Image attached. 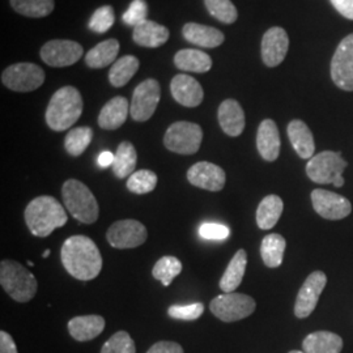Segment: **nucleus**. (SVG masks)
<instances>
[{
  "instance_id": "nucleus-1",
  "label": "nucleus",
  "mask_w": 353,
  "mask_h": 353,
  "mask_svg": "<svg viewBox=\"0 0 353 353\" xmlns=\"http://www.w3.org/2000/svg\"><path fill=\"white\" fill-rule=\"evenodd\" d=\"M61 258L65 271L77 280L89 281L101 272V252L87 236H72L64 241Z\"/></svg>"
},
{
  "instance_id": "nucleus-2",
  "label": "nucleus",
  "mask_w": 353,
  "mask_h": 353,
  "mask_svg": "<svg viewBox=\"0 0 353 353\" xmlns=\"http://www.w3.org/2000/svg\"><path fill=\"white\" fill-rule=\"evenodd\" d=\"M24 217L29 230L37 237H48L57 228L67 224L63 205L49 195L38 196L29 203Z\"/></svg>"
},
{
  "instance_id": "nucleus-3",
  "label": "nucleus",
  "mask_w": 353,
  "mask_h": 353,
  "mask_svg": "<svg viewBox=\"0 0 353 353\" xmlns=\"http://www.w3.org/2000/svg\"><path fill=\"white\" fill-rule=\"evenodd\" d=\"M83 113V97L71 85L58 89L48 105L46 123L52 131H65L74 126Z\"/></svg>"
},
{
  "instance_id": "nucleus-4",
  "label": "nucleus",
  "mask_w": 353,
  "mask_h": 353,
  "mask_svg": "<svg viewBox=\"0 0 353 353\" xmlns=\"http://www.w3.org/2000/svg\"><path fill=\"white\" fill-rule=\"evenodd\" d=\"M0 284L16 303H29L37 293V279L16 261L4 259L0 263Z\"/></svg>"
},
{
  "instance_id": "nucleus-5",
  "label": "nucleus",
  "mask_w": 353,
  "mask_h": 353,
  "mask_svg": "<svg viewBox=\"0 0 353 353\" xmlns=\"http://www.w3.org/2000/svg\"><path fill=\"white\" fill-rule=\"evenodd\" d=\"M62 198L67 211L77 221L84 224L97 221L99 203L87 185L77 179H67L62 186Z\"/></svg>"
},
{
  "instance_id": "nucleus-6",
  "label": "nucleus",
  "mask_w": 353,
  "mask_h": 353,
  "mask_svg": "<svg viewBox=\"0 0 353 353\" xmlns=\"http://www.w3.org/2000/svg\"><path fill=\"white\" fill-rule=\"evenodd\" d=\"M347 166L348 163L343 160L341 152L323 151L309 160L306 174L316 183L341 188L344 185L343 172Z\"/></svg>"
},
{
  "instance_id": "nucleus-7",
  "label": "nucleus",
  "mask_w": 353,
  "mask_h": 353,
  "mask_svg": "<svg viewBox=\"0 0 353 353\" xmlns=\"http://www.w3.org/2000/svg\"><path fill=\"white\" fill-rule=\"evenodd\" d=\"M256 303L255 300L243 293H224L210 303V310L216 318L223 322H237L252 316L255 312Z\"/></svg>"
},
{
  "instance_id": "nucleus-8",
  "label": "nucleus",
  "mask_w": 353,
  "mask_h": 353,
  "mask_svg": "<svg viewBox=\"0 0 353 353\" xmlns=\"http://www.w3.org/2000/svg\"><path fill=\"white\" fill-rule=\"evenodd\" d=\"M202 127L186 121L176 122L166 130L165 147L178 154H194L202 145Z\"/></svg>"
},
{
  "instance_id": "nucleus-9",
  "label": "nucleus",
  "mask_w": 353,
  "mask_h": 353,
  "mask_svg": "<svg viewBox=\"0 0 353 353\" xmlns=\"http://www.w3.org/2000/svg\"><path fill=\"white\" fill-rule=\"evenodd\" d=\"M45 71L34 63H16L1 72V83L13 92H33L45 83Z\"/></svg>"
},
{
  "instance_id": "nucleus-10",
  "label": "nucleus",
  "mask_w": 353,
  "mask_h": 353,
  "mask_svg": "<svg viewBox=\"0 0 353 353\" xmlns=\"http://www.w3.org/2000/svg\"><path fill=\"white\" fill-rule=\"evenodd\" d=\"M161 99V88L157 80L147 79L134 90L130 114L137 122H145L156 112Z\"/></svg>"
},
{
  "instance_id": "nucleus-11",
  "label": "nucleus",
  "mask_w": 353,
  "mask_h": 353,
  "mask_svg": "<svg viewBox=\"0 0 353 353\" xmlns=\"http://www.w3.org/2000/svg\"><path fill=\"white\" fill-rule=\"evenodd\" d=\"M148 237L147 228L138 220L127 219L115 221L106 232V240L115 249H134L143 245Z\"/></svg>"
},
{
  "instance_id": "nucleus-12",
  "label": "nucleus",
  "mask_w": 353,
  "mask_h": 353,
  "mask_svg": "<svg viewBox=\"0 0 353 353\" xmlns=\"http://www.w3.org/2000/svg\"><path fill=\"white\" fill-rule=\"evenodd\" d=\"M331 77L338 88L353 90V33L341 41L331 61Z\"/></svg>"
},
{
  "instance_id": "nucleus-13",
  "label": "nucleus",
  "mask_w": 353,
  "mask_h": 353,
  "mask_svg": "<svg viewBox=\"0 0 353 353\" xmlns=\"http://www.w3.org/2000/svg\"><path fill=\"white\" fill-rule=\"evenodd\" d=\"M83 46L71 39H51L39 51L41 59L51 67H68L83 57Z\"/></svg>"
},
{
  "instance_id": "nucleus-14",
  "label": "nucleus",
  "mask_w": 353,
  "mask_h": 353,
  "mask_svg": "<svg viewBox=\"0 0 353 353\" xmlns=\"http://www.w3.org/2000/svg\"><path fill=\"white\" fill-rule=\"evenodd\" d=\"M327 284V276L322 271L312 272L303 281V287L299 290L296 303H294V316L303 319L310 316L318 305L319 297Z\"/></svg>"
},
{
  "instance_id": "nucleus-15",
  "label": "nucleus",
  "mask_w": 353,
  "mask_h": 353,
  "mask_svg": "<svg viewBox=\"0 0 353 353\" xmlns=\"http://www.w3.org/2000/svg\"><path fill=\"white\" fill-rule=\"evenodd\" d=\"M312 203L316 214L326 220H341L352 212V204L347 198L328 190H313Z\"/></svg>"
},
{
  "instance_id": "nucleus-16",
  "label": "nucleus",
  "mask_w": 353,
  "mask_h": 353,
  "mask_svg": "<svg viewBox=\"0 0 353 353\" xmlns=\"http://www.w3.org/2000/svg\"><path fill=\"white\" fill-rule=\"evenodd\" d=\"M188 179L195 188L207 191H221L225 186L227 174L219 165L201 161L190 168Z\"/></svg>"
},
{
  "instance_id": "nucleus-17",
  "label": "nucleus",
  "mask_w": 353,
  "mask_h": 353,
  "mask_svg": "<svg viewBox=\"0 0 353 353\" xmlns=\"http://www.w3.org/2000/svg\"><path fill=\"white\" fill-rule=\"evenodd\" d=\"M290 49L287 32L280 28H270L262 38V59L267 67H276L283 63Z\"/></svg>"
},
{
  "instance_id": "nucleus-18",
  "label": "nucleus",
  "mask_w": 353,
  "mask_h": 353,
  "mask_svg": "<svg viewBox=\"0 0 353 353\" xmlns=\"http://www.w3.org/2000/svg\"><path fill=\"white\" fill-rule=\"evenodd\" d=\"M173 99L186 108H196L202 103L204 92L202 85L192 76L178 74L170 83Z\"/></svg>"
},
{
  "instance_id": "nucleus-19",
  "label": "nucleus",
  "mask_w": 353,
  "mask_h": 353,
  "mask_svg": "<svg viewBox=\"0 0 353 353\" xmlns=\"http://www.w3.org/2000/svg\"><path fill=\"white\" fill-rule=\"evenodd\" d=\"M217 118L221 130L228 137L237 138L245 130V113L236 100H225L221 102L217 110Z\"/></svg>"
},
{
  "instance_id": "nucleus-20",
  "label": "nucleus",
  "mask_w": 353,
  "mask_h": 353,
  "mask_svg": "<svg viewBox=\"0 0 353 353\" xmlns=\"http://www.w3.org/2000/svg\"><path fill=\"white\" fill-rule=\"evenodd\" d=\"M256 148L262 159L272 163L280 154V134L276 123L272 119H265L258 127Z\"/></svg>"
},
{
  "instance_id": "nucleus-21",
  "label": "nucleus",
  "mask_w": 353,
  "mask_h": 353,
  "mask_svg": "<svg viewBox=\"0 0 353 353\" xmlns=\"http://www.w3.org/2000/svg\"><path fill=\"white\" fill-rule=\"evenodd\" d=\"M182 34L190 43L198 45L205 49H214L223 45V42L225 41V36L219 29L196 23L185 24L182 29Z\"/></svg>"
},
{
  "instance_id": "nucleus-22",
  "label": "nucleus",
  "mask_w": 353,
  "mask_h": 353,
  "mask_svg": "<svg viewBox=\"0 0 353 353\" xmlns=\"http://www.w3.org/2000/svg\"><path fill=\"white\" fill-rule=\"evenodd\" d=\"M169 36L170 32L166 26L154 23L152 20H145L144 23L135 26L132 32L134 42L139 46L150 49H156L165 45L169 39Z\"/></svg>"
},
{
  "instance_id": "nucleus-23",
  "label": "nucleus",
  "mask_w": 353,
  "mask_h": 353,
  "mask_svg": "<svg viewBox=\"0 0 353 353\" xmlns=\"http://www.w3.org/2000/svg\"><path fill=\"white\" fill-rule=\"evenodd\" d=\"M287 132L296 153L303 160H310L314 156L316 144L307 125L300 119H293L288 125Z\"/></svg>"
},
{
  "instance_id": "nucleus-24",
  "label": "nucleus",
  "mask_w": 353,
  "mask_h": 353,
  "mask_svg": "<svg viewBox=\"0 0 353 353\" xmlns=\"http://www.w3.org/2000/svg\"><path fill=\"white\" fill-rule=\"evenodd\" d=\"M130 114V103L126 97L117 96L106 102L99 115V125L103 130H117L125 125Z\"/></svg>"
},
{
  "instance_id": "nucleus-25",
  "label": "nucleus",
  "mask_w": 353,
  "mask_h": 353,
  "mask_svg": "<svg viewBox=\"0 0 353 353\" xmlns=\"http://www.w3.org/2000/svg\"><path fill=\"white\" fill-rule=\"evenodd\" d=\"M67 327L75 341H93L103 331L105 319L101 316H75L68 322Z\"/></svg>"
},
{
  "instance_id": "nucleus-26",
  "label": "nucleus",
  "mask_w": 353,
  "mask_h": 353,
  "mask_svg": "<svg viewBox=\"0 0 353 353\" xmlns=\"http://www.w3.org/2000/svg\"><path fill=\"white\" fill-rule=\"evenodd\" d=\"M343 339L330 331H316L309 334L303 341L305 353H341Z\"/></svg>"
},
{
  "instance_id": "nucleus-27",
  "label": "nucleus",
  "mask_w": 353,
  "mask_h": 353,
  "mask_svg": "<svg viewBox=\"0 0 353 353\" xmlns=\"http://www.w3.org/2000/svg\"><path fill=\"white\" fill-rule=\"evenodd\" d=\"M174 64L185 72L205 74L212 68V58L204 51L183 49L174 55Z\"/></svg>"
},
{
  "instance_id": "nucleus-28",
  "label": "nucleus",
  "mask_w": 353,
  "mask_h": 353,
  "mask_svg": "<svg viewBox=\"0 0 353 353\" xmlns=\"http://www.w3.org/2000/svg\"><path fill=\"white\" fill-rule=\"evenodd\" d=\"M246 265H248V254L243 249H240L234 254L232 261L229 262L227 270L219 283L220 290H223L224 293H232L237 290L242 283V279H243L245 271H246Z\"/></svg>"
},
{
  "instance_id": "nucleus-29",
  "label": "nucleus",
  "mask_w": 353,
  "mask_h": 353,
  "mask_svg": "<svg viewBox=\"0 0 353 353\" xmlns=\"http://www.w3.org/2000/svg\"><path fill=\"white\" fill-rule=\"evenodd\" d=\"M119 42L114 38L102 41L85 55V63L90 68H103L112 63H115V59L119 52Z\"/></svg>"
},
{
  "instance_id": "nucleus-30",
  "label": "nucleus",
  "mask_w": 353,
  "mask_h": 353,
  "mask_svg": "<svg viewBox=\"0 0 353 353\" xmlns=\"http://www.w3.org/2000/svg\"><path fill=\"white\" fill-rule=\"evenodd\" d=\"M284 203L278 195H267L259 203L256 210V224L263 230H270L278 224L279 219L283 214Z\"/></svg>"
},
{
  "instance_id": "nucleus-31",
  "label": "nucleus",
  "mask_w": 353,
  "mask_h": 353,
  "mask_svg": "<svg viewBox=\"0 0 353 353\" xmlns=\"http://www.w3.org/2000/svg\"><path fill=\"white\" fill-rule=\"evenodd\" d=\"M138 163V153L135 147L130 143V141H122L117 152H115V157H114L113 173L114 176L118 179H123L127 176H131L132 173H135V168Z\"/></svg>"
},
{
  "instance_id": "nucleus-32",
  "label": "nucleus",
  "mask_w": 353,
  "mask_h": 353,
  "mask_svg": "<svg viewBox=\"0 0 353 353\" xmlns=\"http://www.w3.org/2000/svg\"><path fill=\"white\" fill-rule=\"evenodd\" d=\"M285 248L287 242L281 234L271 233L265 236L261 245V256L263 259V263L270 268L280 267L283 263Z\"/></svg>"
},
{
  "instance_id": "nucleus-33",
  "label": "nucleus",
  "mask_w": 353,
  "mask_h": 353,
  "mask_svg": "<svg viewBox=\"0 0 353 353\" xmlns=\"http://www.w3.org/2000/svg\"><path fill=\"white\" fill-rule=\"evenodd\" d=\"M139 59L134 55H125L113 63L109 72V81L115 88L125 87L139 70Z\"/></svg>"
},
{
  "instance_id": "nucleus-34",
  "label": "nucleus",
  "mask_w": 353,
  "mask_h": 353,
  "mask_svg": "<svg viewBox=\"0 0 353 353\" xmlns=\"http://www.w3.org/2000/svg\"><path fill=\"white\" fill-rule=\"evenodd\" d=\"M92 138H93V130L90 127L72 128L71 131H68L64 139V148L70 156L79 157L88 148Z\"/></svg>"
},
{
  "instance_id": "nucleus-35",
  "label": "nucleus",
  "mask_w": 353,
  "mask_h": 353,
  "mask_svg": "<svg viewBox=\"0 0 353 353\" xmlns=\"http://www.w3.org/2000/svg\"><path fill=\"white\" fill-rule=\"evenodd\" d=\"M13 10L23 16L41 19L49 16L55 7L54 0H10Z\"/></svg>"
},
{
  "instance_id": "nucleus-36",
  "label": "nucleus",
  "mask_w": 353,
  "mask_h": 353,
  "mask_svg": "<svg viewBox=\"0 0 353 353\" xmlns=\"http://www.w3.org/2000/svg\"><path fill=\"white\" fill-rule=\"evenodd\" d=\"M182 272V263L181 261L172 256L166 255L156 262V265L152 270V276L163 283L164 287H169L172 281Z\"/></svg>"
},
{
  "instance_id": "nucleus-37",
  "label": "nucleus",
  "mask_w": 353,
  "mask_h": 353,
  "mask_svg": "<svg viewBox=\"0 0 353 353\" xmlns=\"http://www.w3.org/2000/svg\"><path fill=\"white\" fill-rule=\"evenodd\" d=\"M157 186V176L152 170H138L132 173L127 179V189L134 194L143 195L148 194L156 189Z\"/></svg>"
},
{
  "instance_id": "nucleus-38",
  "label": "nucleus",
  "mask_w": 353,
  "mask_h": 353,
  "mask_svg": "<svg viewBox=\"0 0 353 353\" xmlns=\"http://www.w3.org/2000/svg\"><path fill=\"white\" fill-rule=\"evenodd\" d=\"M208 12L224 24H233L239 19L236 6L230 0H204Z\"/></svg>"
},
{
  "instance_id": "nucleus-39",
  "label": "nucleus",
  "mask_w": 353,
  "mask_h": 353,
  "mask_svg": "<svg viewBox=\"0 0 353 353\" xmlns=\"http://www.w3.org/2000/svg\"><path fill=\"white\" fill-rule=\"evenodd\" d=\"M101 353H137L135 341L126 331H118L102 345Z\"/></svg>"
},
{
  "instance_id": "nucleus-40",
  "label": "nucleus",
  "mask_w": 353,
  "mask_h": 353,
  "mask_svg": "<svg viewBox=\"0 0 353 353\" xmlns=\"http://www.w3.org/2000/svg\"><path fill=\"white\" fill-rule=\"evenodd\" d=\"M115 14L112 6H102L90 17L89 28L96 33H106L114 24Z\"/></svg>"
},
{
  "instance_id": "nucleus-41",
  "label": "nucleus",
  "mask_w": 353,
  "mask_h": 353,
  "mask_svg": "<svg viewBox=\"0 0 353 353\" xmlns=\"http://www.w3.org/2000/svg\"><path fill=\"white\" fill-rule=\"evenodd\" d=\"M204 313V305L201 303L189 305H173L168 309V314L173 319L179 321H195Z\"/></svg>"
},
{
  "instance_id": "nucleus-42",
  "label": "nucleus",
  "mask_w": 353,
  "mask_h": 353,
  "mask_svg": "<svg viewBox=\"0 0 353 353\" xmlns=\"http://www.w3.org/2000/svg\"><path fill=\"white\" fill-rule=\"evenodd\" d=\"M148 14V4L145 0H134L126 12L123 13L122 19L127 26H138L147 20Z\"/></svg>"
},
{
  "instance_id": "nucleus-43",
  "label": "nucleus",
  "mask_w": 353,
  "mask_h": 353,
  "mask_svg": "<svg viewBox=\"0 0 353 353\" xmlns=\"http://www.w3.org/2000/svg\"><path fill=\"white\" fill-rule=\"evenodd\" d=\"M229 228L223 224L216 223H205L199 228V234L204 240L224 241L229 237Z\"/></svg>"
},
{
  "instance_id": "nucleus-44",
  "label": "nucleus",
  "mask_w": 353,
  "mask_h": 353,
  "mask_svg": "<svg viewBox=\"0 0 353 353\" xmlns=\"http://www.w3.org/2000/svg\"><path fill=\"white\" fill-rule=\"evenodd\" d=\"M147 353H185L183 348L176 341H157Z\"/></svg>"
},
{
  "instance_id": "nucleus-45",
  "label": "nucleus",
  "mask_w": 353,
  "mask_h": 353,
  "mask_svg": "<svg viewBox=\"0 0 353 353\" xmlns=\"http://www.w3.org/2000/svg\"><path fill=\"white\" fill-rule=\"evenodd\" d=\"M330 1L343 17L353 20V0H330Z\"/></svg>"
},
{
  "instance_id": "nucleus-46",
  "label": "nucleus",
  "mask_w": 353,
  "mask_h": 353,
  "mask_svg": "<svg viewBox=\"0 0 353 353\" xmlns=\"http://www.w3.org/2000/svg\"><path fill=\"white\" fill-rule=\"evenodd\" d=\"M0 353H17L16 343L6 331H0Z\"/></svg>"
},
{
  "instance_id": "nucleus-47",
  "label": "nucleus",
  "mask_w": 353,
  "mask_h": 353,
  "mask_svg": "<svg viewBox=\"0 0 353 353\" xmlns=\"http://www.w3.org/2000/svg\"><path fill=\"white\" fill-rule=\"evenodd\" d=\"M114 157H115V154H113L112 152H102L101 154L99 156V165L103 169L109 168V166H113Z\"/></svg>"
},
{
  "instance_id": "nucleus-48",
  "label": "nucleus",
  "mask_w": 353,
  "mask_h": 353,
  "mask_svg": "<svg viewBox=\"0 0 353 353\" xmlns=\"http://www.w3.org/2000/svg\"><path fill=\"white\" fill-rule=\"evenodd\" d=\"M49 255H50V250L48 249V250H45V252H43V255H42V256H43V258H48Z\"/></svg>"
},
{
  "instance_id": "nucleus-49",
  "label": "nucleus",
  "mask_w": 353,
  "mask_h": 353,
  "mask_svg": "<svg viewBox=\"0 0 353 353\" xmlns=\"http://www.w3.org/2000/svg\"><path fill=\"white\" fill-rule=\"evenodd\" d=\"M28 265H29V267H33V265H34V263H33L32 261H29V262H28Z\"/></svg>"
},
{
  "instance_id": "nucleus-50",
  "label": "nucleus",
  "mask_w": 353,
  "mask_h": 353,
  "mask_svg": "<svg viewBox=\"0 0 353 353\" xmlns=\"http://www.w3.org/2000/svg\"><path fill=\"white\" fill-rule=\"evenodd\" d=\"M290 353H305L303 351H290Z\"/></svg>"
}]
</instances>
